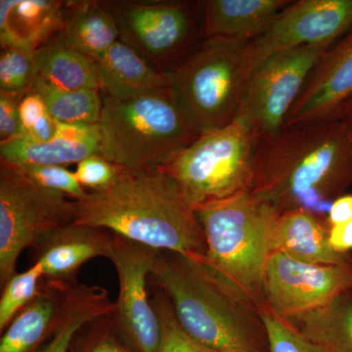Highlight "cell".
Instances as JSON below:
<instances>
[{"label": "cell", "mask_w": 352, "mask_h": 352, "mask_svg": "<svg viewBox=\"0 0 352 352\" xmlns=\"http://www.w3.org/2000/svg\"><path fill=\"white\" fill-rule=\"evenodd\" d=\"M258 139L239 120L201 132L200 138L160 168L194 208L249 191Z\"/></svg>", "instance_id": "52a82bcc"}, {"label": "cell", "mask_w": 352, "mask_h": 352, "mask_svg": "<svg viewBox=\"0 0 352 352\" xmlns=\"http://www.w3.org/2000/svg\"><path fill=\"white\" fill-rule=\"evenodd\" d=\"M152 302L162 325L161 344L157 352H215L201 346L183 330L168 296L156 287Z\"/></svg>", "instance_id": "f546056e"}, {"label": "cell", "mask_w": 352, "mask_h": 352, "mask_svg": "<svg viewBox=\"0 0 352 352\" xmlns=\"http://www.w3.org/2000/svg\"><path fill=\"white\" fill-rule=\"evenodd\" d=\"M104 2L120 41L160 73H173L205 39L201 1Z\"/></svg>", "instance_id": "ba28073f"}, {"label": "cell", "mask_w": 352, "mask_h": 352, "mask_svg": "<svg viewBox=\"0 0 352 352\" xmlns=\"http://www.w3.org/2000/svg\"><path fill=\"white\" fill-rule=\"evenodd\" d=\"M113 233L95 227L72 226L50 233L36 248V259L48 281L76 282L83 264L95 258H107Z\"/></svg>", "instance_id": "9a60e30c"}, {"label": "cell", "mask_w": 352, "mask_h": 352, "mask_svg": "<svg viewBox=\"0 0 352 352\" xmlns=\"http://www.w3.org/2000/svg\"><path fill=\"white\" fill-rule=\"evenodd\" d=\"M149 284L168 296L183 330L201 346L215 352H264L267 340L258 312L201 263L157 251Z\"/></svg>", "instance_id": "3957f363"}, {"label": "cell", "mask_w": 352, "mask_h": 352, "mask_svg": "<svg viewBox=\"0 0 352 352\" xmlns=\"http://www.w3.org/2000/svg\"><path fill=\"white\" fill-rule=\"evenodd\" d=\"M351 97L352 28L315 65L283 129L332 120Z\"/></svg>", "instance_id": "5bb4252c"}, {"label": "cell", "mask_w": 352, "mask_h": 352, "mask_svg": "<svg viewBox=\"0 0 352 352\" xmlns=\"http://www.w3.org/2000/svg\"><path fill=\"white\" fill-rule=\"evenodd\" d=\"M43 280L41 264L34 263L29 270L14 275L4 285L0 298V333H3L13 319L36 298Z\"/></svg>", "instance_id": "83f0119b"}, {"label": "cell", "mask_w": 352, "mask_h": 352, "mask_svg": "<svg viewBox=\"0 0 352 352\" xmlns=\"http://www.w3.org/2000/svg\"><path fill=\"white\" fill-rule=\"evenodd\" d=\"M38 78L36 52L14 47H1L0 94L22 99L34 90Z\"/></svg>", "instance_id": "4316f807"}, {"label": "cell", "mask_w": 352, "mask_h": 352, "mask_svg": "<svg viewBox=\"0 0 352 352\" xmlns=\"http://www.w3.org/2000/svg\"><path fill=\"white\" fill-rule=\"evenodd\" d=\"M58 124L59 122L53 119L47 112L24 134L36 142H50L57 138Z\"/></svg>", "instance_id": "8d00e7d4"}, {"label": "cell", "mask_w": 352, "mask_h": 352, "mask_svg": "<svg viewBox=\"0 0 352 352\" xmlns=\"http://www.w3.org/2000/svg\"><path fill=\"white\" fill-rule=\"evenodd\" d=\"M329 242L333 251L342 254L352 252V221L329 228Z\"/></svg>", "instance_id": "74e56055"}, {"label": "cell", "mask_w": 352, "mask_h": 352, "mask_svg": "<svg viewBox=\"0 0 352 352\" xmlns=\"http://www.w3.org/2000/svg\"><path fill=\"white\" fill-rule=\"evenodd\" d=\"M157 254V250L113 234L108 259L117 271L119 295L111 317L135 352H157L161 344V321L148 293Z\"/></svg>", "instance_id": "8fae6325"}, {"label": "cell", "mask_w": 352, "mask_h": 352, "mask_svg": "<svg viewBox=\"0 0 352 352\" xmlns=\"http://www.w3.org/2000/svg\"><path fill=\"white\" fill-rule=\"evenodd\" d=\"M76 201L43 188L17 168L0 161V286L17 274L27 248L75 223Z\"/></svg>", "instance_id": "9c48e42d"}, {"label": "cell", "mask_w": 352, "mask_h": 352, "mask_svg": "<svg viewBox=\"0 0 352 352\" xmlns=\"http://www.w3.org/2000/svg\"><path fill=\"white\" fill-rule=\"evenodd\" d=\"M352 186V138L338 120L283 129L258 142L249 191L278 214L303 210L325 220Z\"/></svg>", "instance_id": "6da1fadb"}, {"label": "cell", "mask_w": 352, "mask_h": 352, "mask_svg": "<svg viewBox=\"0 0 352 352\" xmlns=\"http://www.w3.org/2000/svg\"><path fill=\"white\" fill-rule=\"evenodd\" d=\"M332 120H338L342 122L349 129L352 138V97L338 110Z\"/></svg>", "instance_id": "f35d334b"}, {"label": "cell", "mask_w": 352, "mask_h": 352, "mask_svg": "<svg viewBox=\"0 0 352 352\" xmlns=\"http://www.w3.org/2000/svg\"><path fill=\"white\" fill-rule=\"evenodd\" d=\"M289 321L321 352H352V289Z\"/></svg>", "instance_id": "d4e9b609"}, {"label": "cell", "mask_w": 352, "mask_h": 352, "mask_svg": "<svg viewBox=\"0 0 352 352\" xmlns=\"http://www.w3.org/2000/svg\"><path fill=\"white\" fill-rule=\"evenodd\" d=\"M76 226L105 229L157 251L201 263L205 234L193 206L160 168L126 170L110 188L76 201Z\"/></svg>", "instance_id": "7a4b0ae2"}, {"label": "cell", "mask_w": 352, "mask_h": 352, "mask_svg": "<svg viewBox=\"0 0 352 352\" xmlns=\"http://www.w3.org/2000/svg\"><path fill=\"white\" fill-rule=\"evenodd\" d=\"M22 99L0 94V143L24 134L19 113Z\"/></svg>", "instance_id": "836d02e7"}, {"label": "cell", "mask_w": 352, "mask_h": 352, "mask_svg": "<svg viewBox=\"0 0 352 352\" xmlns=\"http://www.w3.org/2000/svg\"><path fill=\"white\" fill-rule=\"evenodd\" d=\"M250 43L205 38L171 73L175 94L201 131L237 119L254 71Z\"/></svg>", "instance_id": "8992f818"}, {"label": "cell", "mask_w": 352, "mask_h": 352, "mask_svg": "<svg viewBox=\"0 0 352 352\" xmlns=\"http://www.w3.org/2000/svg\"><path fill=\"white\" fill-rule=\"evenodd\" d=\"M65 1L1 0V47L36 52L57 34Z\"/></svg>", "instance_id": "ac0fdd59"}, {"label": "cell", "mask_w": 352, "mask_h": 352, "mask_svg": "<svg viewBox=\"0 0 352 352\" xmlns=\"http://www.w3.org/2000/svg\"><path fill=\"white\" fill-rule=\"evenodd\" d=\"M75 175L76 179L88 192H99L110 188L117 180L120 166L109 161L105 157L92 156L87 157L76 164Z\"/></svg>", "instance_id": "d6a6232c"}, {"label": "cell", "mask_w": 352, "mask_h": 352, "mask_svg": "<svg viewBox=\"0 0 352 352\" xmlns=\"http://www.w3.org/2000/svg\"><path fill=\"white\" fill-rule=\"evenodd\" d=\"M195 210L207 244V256L199 263L217 283L259 314L267 305L264 273L273 252V224L279 214L250 191Z\"/></svg>", "instance_id": "277c9868"}, {"label": "cell", "mask_w": 352, "mask_h": 352, "mask_svg": "<svg viewBox=\"0 0 352 352\" xmlns=\"http://www.w3.org/2000/svg\"><path fill=\"white\" fill-rule=\"evenodd\" d=\"M102 156L100 138L72 140L56 138L39 143L27 135L0 143L1 162L13 166H62L80 163L87 157Z\"/></svg>", "instance_id": "cb8c5ba5"}, {"label": "cell", "mask_w": 352, "mask_h": 352, "mask_svg": "<svg viewBox=\"0 0 352 352\" xmlns=\"http://www.w3.org/2000/svg\"><path fill=\"white\" fill-rule=\"evenodd\" d=\"M272 252L303 263L337 265L352 263L351 254L333 251L325 220L307 210H287L279 214L271 234Z\"/></svg>", "instance_id": "2e32d148"}, {"label": "cell", "mask_w": 352, "mask_h": 352, "mask_svg": "<svg viewBox=\"0 0 352 352\" xmlns=\"http://www.w3.org/2000/svg\"><path fill=\"white\" fill-rule=\"evenodd\" d=\"M95 63L101 94L113 98H129L173 85L171 74L156 71L122 41L113 44Z\"/></svg>", "instance_id": "ffe728a7"}, {"label": "cell", "mask_w": 352, "mask_h": 352, "mask_svg": "<svg viewBox=\"0 0 352 352\" xmlns=\"http://www.w3.org/2000/svg\"><path fill=\"white\" fill-rule=\"evenodd\" d=\"M352 221V194H344L331 205L325 222L328 228Z\"/></svg>", "instance_id": "d590c367"}, {"label": "cell", "mask_w": 352, "mask_h": 352, "mask_svg": "<svg viewBox=\"0 0 352 352\" xmlns=\"http://www.w3.org/2000/svg\"><path fill=\"white\" fill-rule=\"evenodd\" d=\"M351 28L352 0L291 1L266 31L250 43L254 71L273 55L284 51L305 46H332Z\"/></svg>", "instance_id": "4fadbf2b"}, {"label": "cell", "mask_w": 352, "mask_h": 352, "mask_svg": "<svg viewBox=\"0 0 352 352\" xmlns=\"http://www.w3.org/2000/svg\"><path fill=\"white\" fill-rule=\"evenodd\" d=\"M286 0H208L203 6L205 38L252 41L266 31Z\"/></svg>", "instance_id": "e0dca14e"}, {"label": "cell", "mask_w": 352, "mask_h": 352, "mask_svg": "<svg viewBox=\"0 0 352 352\" xmlns=\"http://www.w3.org/2000/svg\"><path fill=\"white\" fill-rule=\"evenodd\" d=\"M113 309V302L105 289L76 281L69 283L56 327L38 352H69L72 340L83 325L112 314Z\"/></svg>", "instance_id": "603a6c76"}, {"label": "cell", "mask_w": 352, "mask_h": 352, "mask_svg": "<svg viewBox=\"0 0 352 352\" xmlns=\"http://www.w3.org/2000/svg\"><path fill=\"white\" fill-rule=\"evenodd\" d=\"M111 314L83 325L72 340L69 352H135L120 336Z\"/></svg>", "instance_id": "f1b7e54d"}, {"label": "cell", "mask_w": 352, "mask_h": 352, "mask_svg": "<svg viewBox=\"0 0 352 352\" xmlns=\"http://www.w3.org/2000/svg\"><path fill=\"white\" fill-rule=\"evenodd\" d=\"M68 284L44 279L36 298L2 333L0 352H38L56 327Z\"/></svg>", "instance_id": "44dd1931"}, {"label": "cell", "mask_w": 352, "mask_h": 352, "mask_svg": "<svg viewBox=\"0 0 352 352\" xmlns=\"http://www.w3.org/2000/svg\"><path fill=\"white\" fill-rule=\"evenodd\" d=\"M47 112L45 103L38 92L32 90L25 95L19 104L20 119L24 133Z\"/></svg>", "instance_id": "e575fe53"}, {"label": "cell", "mask_w": 352, "mask_h": 352, "mask_svg": "<svg viewBox=\"0 0 352 352\" xmlns=\"http://www.w3.org/2000/svg\"><path fill=\"white\" fill-rule=\"evenodd\" d=\"M36 59L38 78L47 85L72 91H101L94 60L66 45L56 36L36 51Z\"/></svg>", "instance_id": "7402d4cb"}, {"label": "cell", "mask_w": 352, "mask_h": 352, "mask_svg": "<svg viewBox=\"0 0 352 352\" xmlns=\"http://www.w3.org/2000/svg\"><path fill=\"white\" fill-rule=\"evenodd\" d=\"M60 41L96 61L120 41V32L104 1H65L55 34Z\"/></svg>", "instance_id": "d6986e66"}, {"label": "cell", "mask_w": 352, "mask_h": 352, "mask_svg": "<svg viewBox=\"0 0 352 352\" xmlns=\"http://www.w3.org/2000/svg\"><path fill=\"white\" fill-rule=\"evenodd\" d=\"M98 122L102 156L126 170L160 168L201 131L173 85L129 98L102 94Z\"/></svg>", "instance_id": "5b68a950"}, {"label": "cell", "mask_w": 352, "mask_h": 352, "mask_svg": "<svg viewBox=\"0 0 352 352\" xmlns=\"http://www.w3.org/2000/svg\"><path fill=\"white\" fill-rule=\"evenodd\" d=\"M34 90L41 95L48 113L62 124L95 126L101 119L103 98L98 90L60 89L36 78Z\"/></svg>", "instance_id": "484cf974"}, {"label": "cell", "mask_w": 352, "mask_h": 352, "mask_svg": "<svg viewBox=\"0 0 352 352\" xmlns=\"http://www.w3.org/2000/svg\"><path fill=\"white\" fill-rule=\"evenodd\" d=\"M349 289H352V263H307L273 252L264 273L266 303L272 311L288 320L325 307Z\"/></svg>", "instance_id": "7c38bea8"}, {"label": "cell", "mask_w": 352, "mask_h": 352, "mask_svg": "<svg viewBox=\"0 0 352 352\" xmlns=\"http://www.w3.org/2000/svg\"><path fill=\"white\" fill-rule=\"evenodd\" d=\"M13 166V164H12ZM28 178L39 186L68 197L72 200H80L87 196L75 173L62 166H14Z\"/></svg>", "instance_id": "1f68e13d"}, {"label": "cell", "mask_w": 352, "mask_h": 352, "mask_svg": "<svg viewBox=\"0 0 352 352\" xmlns=\"http://www.w3.org/2000/svg\"><path fill=\"white\" fill-rule=\"evenodd\" d=\"M270 352H321L298 328L268 305L259 311Z\"/></svg>", "instance_id": "4dcf8cb0"}, {"label": "cell", "mask_w": 352, "mask_h": 352, "mask_svg": "<svg viewBox=\"0 0 352 352\" xmlns=\"http://www.w3.org/2000/svg\"><path fill=\"white\" fill-rule=\"evenodd\" d=\"M332 46H305L266 60L252 74L235 120L258 141L282 131L315 65Z\"/></svg>", "instance_id": "30bf717a"}]
</instances>
